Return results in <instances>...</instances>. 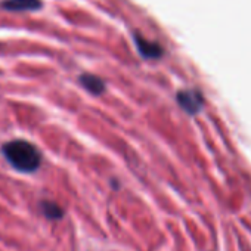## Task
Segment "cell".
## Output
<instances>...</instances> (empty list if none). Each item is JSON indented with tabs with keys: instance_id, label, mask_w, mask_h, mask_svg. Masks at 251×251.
I'll return each instance as SVG.
<instances>
[{
	"instance_id": "1",
	"label": "cell",
	"mask_w": 251,
	"mask_h": 251,
	"mask_svg": "<svg viewBox=\"0 0 251 251\" xmlns=\"http://www.w3.org/2000/svg\"><path fill=\"white\" fill-rule=\"evenodd\" d=\"M2 151L5 158L9 161V164L15 170L23 173H31L37 170L42 161V155L39 150L33 144L24 139H15L5 144Z\"/></svg>"
},
{
	"instance_id": "2",
	"label": "cell",
	"mask_w": 251,
	"mask_h": 251,
	"mask_svg": "<svg viewBox=\"0 0 251 251\" xmlns=\"http://www.w3.org/2000/svg\"><path fill=\"white\" fill-rule=\"evenodd\" d=\"M176 99H177V103L182 106V109L188 112L189 115L198 114L204 105L202 93L197 89H183L177 92Z\"/></svg>"
},
{
	"instance_id": "3",
	"label": "cell",
	"mask_w": 251,
	"mask_h": 251,
	"mask_svg": "<svg viewBox=\"0 0 251 251\" xmlns=\"http://www.w3.org/2000/svg\"><path fill=\"white\" fill-rule=\"evenodd\" d=\"M133 40H135V45H136L138 50L141 52V55L144 58L155 59V58H160L163 55V48L158 43L150 42L148 39H145L144 36H141L138 33L133 34Z\"/></svg>"
},
{
	"instance_id": "4",
	"label": "cell",
	"mask_w": 251,
	"mask_h": 251,
	"mask_svg": "<svg viewBox=\"0 0 251 251\" xmlns=\"http://www.w3.org/2000/svg\"><path fill=\"white\" fill-rule=\"evenodd\" d=\"M0 6L5 11H14V12L37 11L42 8V0H2Z\"/></svg>"
},
{
	"instance_id": "5",
	"label": "cell",
	"mask_w": 251,
	"mask_h": 251,
	"mask_svg": "<svg viewBox=\"0 0 251 251\" xmlns=\"http://www.w3.org/2000/svg\"><path fill=\"white\" fill-rule=\"evenodd\" d=\"M80 84L92 95L98 96V95H102L105 92V83L100 77L95 75V74H89V73H84L80 75L78 78Z\"/></svg>"
},
{
	"instance_id": "6",
	"label": "cell",
	"mask_w": 251,
	"mask_h": 251,
	"mask_svg": "<svg viewBox=\"0 0 251 251\" xmlns=\"http://www.w3.org/2000/svg\"><path fill=\"white\" fill-rule=\"evenodd\" d=\"M42 210H43V214L50 220H58L64 216V210L53 201H45L42 204Z\"/></svg>"
}]
</instances>
